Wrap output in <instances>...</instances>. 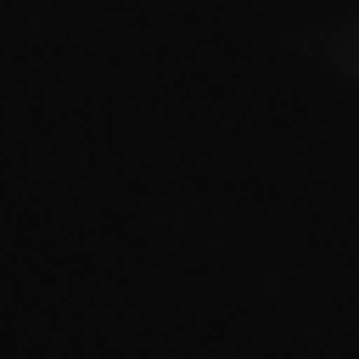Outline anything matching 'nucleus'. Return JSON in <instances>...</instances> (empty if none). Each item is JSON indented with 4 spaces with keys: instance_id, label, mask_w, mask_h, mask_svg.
Masks as SVG:
<instances>
[]
</instances>
